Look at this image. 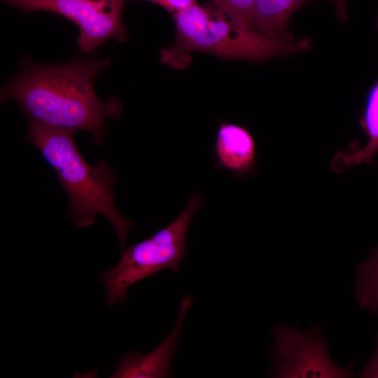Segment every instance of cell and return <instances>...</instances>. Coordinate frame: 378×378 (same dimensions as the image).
I'll list each match as a JSON object with an SVG mask.
<instances>
[{"instance_id":"cell-12","label":"cell","mask_w":378,"mask_h":378,"mask_svg":"<svg viewBox=\"0 0 378 378\" xmlns=\"http://www.w3.org/2000/svg\"><path fill=\"white\" fill-rule=\"evenodd\" d=\"M215 8L222 10L241 26L256 29L254 23L255 0H209Z\"/></svg>"},{"instance_id":"cell-7","label":"cell","mask_w":378,"mask_h":378,"mask_svg":"<svg viewBox=\"0 0 378 378\" xmlns=\"http://www.w3.org/2000/svg\"><path fill=\"white\" fill-rule=\"evenodd\" d=\"M193 298L184 295L176 324L169 336L153 351L142 355L130 352L122 356L111 377L157 378L172 374V360L176 351L185 317L192 304Z\"/></svg>"},{"instance_id":"cell-10","label":"cell","mask_w":378,"mask_h":378,"mask_svg":"<svg viewBox=\"0 0 378 378\" xmlns=\"http://www.w3.org/2000/svg\"><path fill=\"white\" fill-rule=\"evenodd\" d=\"M363 125L369 137L368 142L363 149L344 155V166L369 162L378 151V80L368 97Z\"/></svg>"},{"instance_id":"cell-1","label":"cell","mask_w":378,"mask_h":378,"mask_svg":"<svg viewBox=\"0 0 378 378\" xmlns=\"http://www.w3.org/2000/svg\"><path fill=\"white\" fill-rule=\"evenodd\" d=\"M110 64L108 58L83 59L57 64L28 65L1 90V100H15L28 120L39 125L90 133L99 146L108 119L118 118V98L101 101L94 88L96 78Z\"/></svg>"},{"instance_id":"cell-8","label":"cell","mask_w":378,"mask_h":378,"mask_svg":"<svg viewBox=\"0 0 378 378\" xmlns=\"http://www.w3.org/2000/svg\"><path fill=\"white\" fill-rule=\"evenodd\" d=\"M213 150L217 165L234 176L244 175L254 167L255 140L239 125L221 122L216 132Z\"/></svg>"},{"instance_id":"cell-4","label":"cell","mask_w":378,"mask_h":378,"mask_svg":"<svg viewBox=\"0 0 378 378\" xmlns=\"http://www.w3.org/2000/svg\"><path fill=\"white\" fill-rule=\"evenodd\" d=\"M203 204L200 194H191L183 211L172 223L122 251L118 265L100 275L109 305L124 302L128 288L134 284L162 270H179L188 255L186 238L189 225Z\"/></svg>"},{"instance_id":"cell-5","label":"cell","mask_w":378,"mask_h":378,"mask_svg":"<svg viewBox=\"0 0 378 378\" xmlns=\"http://www.w3.org/2000/svg\"><path fill=\"white\" fill-rule=\"evenodd\" d=\"M24 12L49 11L74 22L78 27L80 50L92 53L110 38L125 42L122 0H1Z\"/></svg>"},{"instance_id":"cell-6","label":"cell","mask_w":378,"mask_h":378,"mask_svg":"<svg viewBox=\"0 0 378 378\" xmlns=\"http://www.w3.org/2000/svg\"><path fill=\"white\" fill-rule=\"evenodd\" d=\"M275 345L270 353L276 377H349L351 366L340 368L330 360L325 342L314 332L302 333L279 326L274 331Z\"/></svg>"},{"instance_id":"cell-15","label":"cell","mask_w":378,"mask_h":378,"mask_svg":"<svg viewBox=\"0 0 378 378\" xmlns=\"http://www.w3.org/2000/svg\"><path fill=\"white\" fill-rule=\"evenodd\" d=\"M335 6V11L338 18L342 20H346L347 11L346 0H330Z\"/></svg>"},{"instance_id":"cell-2","label":"cell","mask_w":378,"mask_h":378,"mask_svg":"<svg viewBox=\"0 0 378 378\" xmlns=\"http://www.w3.org/2000/svg\"><path fill=\"white\" fill-rule=\"evenodd\" d=\"M29 121L27 140L55 170L69 198V214L80 227L94 224L104 216L118 234L121 249L125 246L133 221L120 214L115 204L113 186L117 178L106 161L90 164L80 153L75 132Z\"/></svg>"},{"instance_id":"cell-13","label":"cell","mask_w":378,"mask_h":378,"mask_svg":"<svg viewBox=\"0 0 378 378\" xmlns=\"http://www.w3.org/2000/svg\"><path fill=\"white\" fill-rule=\"evenodd\" d=\"M130 1V0H122ZM162 6L172 15L197 3L196 0H146Z\"/></svg>"},{"instance_id":"cell-3","label":"cell","mask_w":378,"mask_h":378,"mask_svg":"<svg viewBox=\"0 0 378 378\" xmlns=\"http://www.w3.org/2000/svg\"><path fill=\"white\" fill-rule=\"evenodd\" d=\"M176 38L174 45L160 51L162 63L183 69L192 51H202L223 59L262 61L296 53L309 47L308 38L282 42L258 31L244 27L211 4L197 3L173 15Z\"/></svg>"},{"instance_id":"cell-9","label":"cell","mask_w":378,"mask_h":378,"mask_svg":"<svg viewBox=\"0 0 378 378\" xmlns=\"http://www.w3.org/2000/svg\"><path fill=\"white\" fill-rule=\"evenodd\" d=\"M307 0H255L254 23L259 32L282 42L293 41L286 34L292 14Z\"/></svg>"},{"instance_id":"cell-11","label":"cell","mask_w":378,"mask_h":378,"mask_svg":"<svg viewBox=\"0 0 378 378\" xmlns=\"http://www.w3.org/2000/svg\"><path fill=\"white\" fill-rule=\"evenodd\" d=\"M356 298L363 308L378 314V247L357 267Z\"/></svg>"},{"instance_id":"cell-14","label":"cell","mask_w":378,"mask_h":378,"mask_svg":"<svg viewBox=\"0 0 378 378\" xmlns=\"http://www.w3.org/2000/svg\"><path fill=\"white\" fill-rule=\"evenodd\" d=\"M360 377L378 378V335L377 348L372 360L359 372Z\"/></svg>"}]
</instances>
